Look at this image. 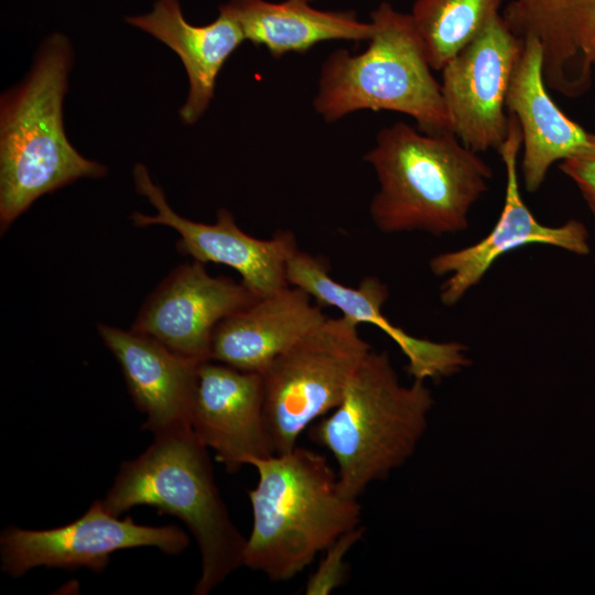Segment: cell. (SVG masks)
<instances>
[{"instance_id":"5b68a950","label":"cell","mask_w":595,"mask_h":595,"mask_svg":"<svg viewBox=\"0 0 595 595\" xmlns=\"http://www.w3.org/2000/svg\"><path fill=\"white\" fill-rule=\"evenodd\" d=\"M432 404L423 380L401 385L388 353L371 349L337 407L312 424L310 437L333 455L343 494L358 498L413 454Z\"/></svg>"},{"instance_id":"3957f363","label":"cell","mask_w":595,"mask_h":595,"mask_svg":"<svg viewBox=\"0 0 595 595\" xmlns=\"http://www.w3.org/2000/svg\"><path fill=\"white\" fill-rule=\"evenodd\" d=\"M364 159L379 182L370 217L386 234L465 230L469 210L493 175L454 133L426 134L404 122L382 128Z\"/></svg>"},{"instance_id":"8fae6325","label":"cell","mask_w":595,"mask_h":595,"mask_svg":"<svg viewBox=\"0 0 595 595\" xmlns=\"http://www.w3.org/2000/svg\"><path fill=\"white\" fill-rule=\"evenodd\" d=\"M509 115L506 140L497 150L506 170V194L501 214L493 230L478 242L455 251L434 256L431 271L448 275L441 286V301L446 306L459 302L502 255L529 244L555 246L577 255H586L588 232L584 224L571 219L551 227L541 224L524 204L518 183V158L522 133L518 119Z\"/></svg>"},{"instance_id":"277c9868","label":"cell","mask_w":595,"mask_h":595,"mask_svg":"<svg viewBox=\"0 0 595 595\" xmlns=\"http://www.w3.org/2000/svg\"><path fill=\"white\" fill-rule=\"evenodd\" d=\"M207 450L191 426L155 435L142 454L120 465L101 500L118 517L136 506H150L180 518L201 552L196 595L209 594L242 565L246 544L220 497Z\"/></svg>"},{"instance_id":"6da1fadb","label":"cell","mask_w":595,"mask_h":595,"mask_svg":"<svg viewBox=\"0 0 595 595\" xmlns=\"http://www.w3.org/2000/svg\"><path fill=\"white\" fill-rule=\"evenodd\" d=\"M258 483L248 491L252 527L242 565L272 582L293 578L345 532L359 527L357 498L339 488L326 457L298 445L250 462Z\"/></svg>"},{"instance_id":"5bb4252c","label":"cell","mask_w":595,"mask_h":595,"mask_svg":"<svg viewBox=\"0 0 595 595\" xmlns=\"http://www.w3.org/2000/svg\"><path fill=\"white\" fill-rule=\"evenodd\" d=\"M286 278L290 285L305 291L318 305L335 307L357 324L380 328L408 358L407 370L414 380H440L470 364L465 345L418 338L392 324L381 312L388 288L376 277L364 278L356 288L347 286L329 275L321 257L298 249L288 262Z\"/></svg>"},{"instance_id":"7c38bea8","label":"cell","mask_w":595,"mask_h":595,"mask_svg":"<svg viewBox=\"0 0 595 595\" xmlns=\"http://www.w3.org/2000/svg\"><path fill=\"white\" fill-rule=\"evenodd\" d=\"M257 298L228 277H213L194 260L173 269L148 295L131 326L174 353L204 363L217 325Z\"/></svg>"},{"instance_id":"9a60e30c","label":"cell","mask_w":595,"mask_h":595,"mask_svg":"<svg viewBox=\"0 0 595 595\" xmlns=\"http://www.w3.org/2000/svg\"><path fill=\"white\" fill-rule=\"evenodd\" d=\"M98 334L121 367L127 389L154 436L191 426L202 363L178 355L154 337L99 323Z\"/></svg>"},{"instance_id":"ffe728a7","label":"cell","mask_w":595,"mask_h":595,"mask_svg":"<svg viewBox=\"0 0 595 595\" xmlns=\"http://www.w3.org/2000/svg\"><path fill=\"white\" fill-rule=\"evenodd\" d=\"M309 0H229L219 10L240 25L245 39L264 46L274 57L304 53L325 41H369L371 22L357 19L354 11H325Z\"/></svg>"},{"instance_id":"52a82bcc","label":"cell","mask_w":595,"mask_h":595,"mask_svg":"<svg viewBox=\"0 0 595 595\" xmlns=\"http://www.w3.org/2000/svg\"><path fill=\"white\" fill-rule=\"evenodd\" d=\"M358 326L344 315L327 317L260 372L275 454L293 450L300 435L343 399L371 350Z\"/></svg>"},{"instance_id":"ac0fdd59","label":"cell","mask_w":595,"mask_h":595,"mask_svg":"<svg viewBox=\"0 0 595 595\" xmlns=\"http://www.w3.org/2000/svg\"><path fill=\"white\" fill-rule=\"evenodd\" d=\"M326 318L305 291L288 285L223 320L213 335L210 360L261 372Z\"/></svg>"},{"instance_id":"ba28073f","label":"cell","mask_w":595,"mask_h":595,"mask_svg":"<svg viewBox=\"0 0 595 595\" xmlns=\"http://www.w3.org/2000/svg\"><path fill=\"white\" fill-rule=\"evenodd\" d=\"M190 543L177 526H143L131 517L119 519L96 500L75 521L47 530H29L15 526L0 537L1 570L12 577L37 567L75 570L87 567L101 573L110 555L119 550L154 547L176 555Z\"/></svg>"},{"instance_id":"e0dca14e","label":"cell","mask_w":595,"mask_h":595,"mask_svg":"<svg viewBox=\"0 0 595 595\" xmlns=\"http://www.w3.org/2000/svg\"><path fill=\"white\" fill-rule=\"evenodd\" d=\"M519 39H536L548 88L578 97L592 85L595 0H512L501 13Z\"/></svg>"},{"instance_id":"9c48e42d","label":"cell","mask_w":595,"mask_h":595,"mask_svg":"<svg viewBox=\"0 0 595 595\" xmlns=\"http://www.w3.org/2000/svg\"><path fill=\"white\" fill-rule=\"evenodd\" d=\"M522 48L499 14L441 71L453 133L477 153L498 150L507 138L506 98Z\"/></svg>"},{"instance_id":"8992f818","label":"cell","mask_w":595,"mask_h":595,"mask_svg":"<svg viewBox=\"0 0 595 595\" xmlns=\"http://www.w3.org/2000/svg\"><path fill=\"white\" fill-rule=\"evenodd\" d=\"M374 33L359 54L338 50L321 67L313 106L326 122L359 110L396 111L426 134L453 133L441 84L410 13L381 2L371 14Z\"/></svg>"},{"instance_id":"30bf717a","label":"cell","mask_w":595,"mask_h":595,"mask_svg":"<svg viewBox=\"0 0 595 595\" xmlns=\"http://www.w3.org/2000/svg\"><path fill=\"white\" fill-rule=\"evenodd\" d=\"M136 190L156 208V215L134 212V226L163 225L173 228L180 239L177 250L202 263L213 262L232 268L240 282L257 298L273 294L290 285L286 267L299 249L296 237L279 230L269 239H259L241 230L234 215L219 208L214 224L190 220L176 214L169 205L163 190L154 184L148 169L141 163L133 167Z\"/></svg>"},{"instance_id":"cb8c5ba5","label":"cell","mask_w":595,"mask_h":595,"mask_svg":"<svg viewBox=\"0 0 595 595\" xmlns=\"http://www.w3.org/2000/svg\"><path fill=\"white\" fill-rule=\"evenodd\" d=\"M593 63H594V66H595V53H594V56H593Z\"/></svg>"},{"instance_id":"7402d4cb","label":"cell","mask_w":595,"mask_h":595,"mask_svg":"<svg viewBox=\"0 0 595 595\" xmlns=\"http://www.w3.org/2000/svg\"><path fill=\"white\" fill-rule=\"evenodd\" d=\"M364 532L365 529L360 526L351 529L338 537L323 551L325 552L324 558L306 582L304 589L306 595L329 594L345 582L348 574L345 556L361 539Z\"/></svg>"},{"instance_id":"603a6c76","label":"cell","mask_w":595,"mask_h":595,"mask_svg":"<svg viewBox=\"0 0 595 595\" xmlns=\"http://www.w3.org/2000/svg\"><path fill=\"white\" fill-rule=\"evenodd\" d=\"M559 167L577 185L595 216V152L563 160L559 163Z\"/></svg>"},{"instance_id":"44dd1931","label":"cell","mask_w":595,"mask_h":595,"mask_svg":"<svg viewBox=\"0 0 595 595\" xmlns=\"http://www.w3.org/2000/svg\"><path fill=\"white\" fill-rule=\"evenodd\" d=\"M502 0H415L411 17L433 71L443 67L500 14Z\"/></svg>"},{"instance_id":"d4e9b609","label":"cell","mask_w":595,"mask_h":595,"mask_svg":"<svg viewBox=\"0 0 595 595\" xmlns=\"http://www.w3.org/2000/svg\"><path fill=\"white\" fill-rule=\"evenodd\" d=\"M309 1H313V0H309Z\"/></svg>"},{"instance_id":"d6986e66","label":"cell","mask_w":595,"mask_h":595,"mask_svg":"<svg viewBox=\"0 0 595 595\" xmlns=\"http://www.w3.org/2000/svg\"><path fill=\"white\" fill-rule=\"evenodd\" d=\"M126 21L177 54L188 77V94L180 118L186 125L195 123L214 98L224 64L246 41L240 25L221 10L209 24L193 25L185 20L178 0H156L151 12Z\"/></svg>"},{"instance_id":"7a4b0ae2","label":"cell","mask_w":595,"mask_h":595,"mask_svg":"<svg viewBox=\"0 0 595 595\" xmlns=\"http://www.w3.org/2000/svg\"><path fill=\"white\" fill-rule=\"evenodd\" d=\"M72 63L69 41L54 33L41 44L22 83L1 96V232L44 194L107 173L77 152L65 133L63 100Z\"/></svg>"},{"instance_id":"4fadbf2b","label":"cell","mask_w":595,"mask_h":595,"mask_svg":"<svg viewBox=\"0 0 595 595\" xmlns=\"http://www.w3.org/2000/svg\"><path fill=\"white\" fill-rule=\"evenodd\" d=\"M191 428L230 473L256 458L275 454L264 415L260 372L213 360L202 363Z\"/></svg>"},{"instance_id":"2e32d148","label":"cell","mask_w":595,"mask_h":595,"mask_svg":"<svg viewBox=\"0 0 595 595\" xmlns=\"http://www.w3.org/2000/svg\"><path fill=\"white\" fill-rule=\"evenodd\" d=\"M542 74V51L533 37L523 48L506 98L508 113L522 133L521 172L528 192H537L550 167L572 156L595 152V134L569 118L548 93Z\"/></svg>"}]
</instances>
